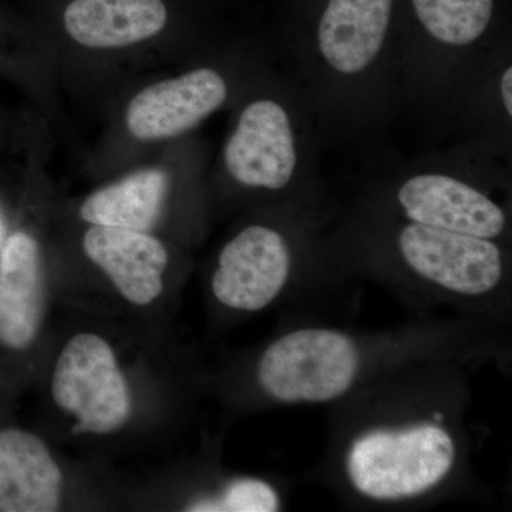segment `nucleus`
<instances>
[{
	"instance_id": "1",
	"label": "nucleus",
	"mask_w": 512,
	"mask_h": 512,
	"mask_svg": "<svg viewBox=\"0 0 512 512\" xmlns=\"http://www.w3.org/2000/svg\"><path fill=\"white\" fill-rule=\"evenodd\" d=\"M450 404L373 406L349 421L336 443V471L353 497L404 505L439 495L461 471L464 443Z\"/></svg>"
},
{
	"instance_id": "2",
	"label": "nucleus",
	"mask_w": 512,
	"mask_h": 512,
	"mask_svg": "<svg viewBox=\"0 0 512 512\" xmlns=\"http://www.w3.org/2000/svg\"><path fill=\"white\" fill-rule=\"evenodd\" d=\"M413 335H362L328 325H301L276 336L255 367L259 390L281 406L340 404L413 359Z\"/></svg>"
},
{
	"instance_id": "3",
	"label": "nucleus",
	"mask_w": 512,
	"mask_h": 512,
	"mask_svg": "<svg viewBox=\"0 0 512 512\" xmlns=\"http://www.w3.org/2000/svg\"><path fill=\"white\" fill-rule=\"evenodd\" d=\"M396 254L426 291L450 302L483 305L507 291V259L493 239L406 222L397 231Z\"/></svg>"
},
{
	"instance_id": "4",
	"label": "nucleus",
	"mask_w": 512,
	"mask_h": 512,
	"mask_svg": "<svg viewBox=\"0 0 512 512\" xmlns=\"http://www.w3.org/2000/svg\"><path fill=\"white\" fill-rule=\"evenodd\" d=\"M57 406L77 419L74 433L109 434L131 414L130 389L109 343L93 333L73 336L52 377Z\"/></svg>"
},
{
	"instance_id": "5",
	"label": "nucleus",
	"mask_w": 512,
	"mask_h": 512,
	"mask_svg": "<svg viewBox=\"0 0 512 512\" xmlns=\"http://www.w3.org/2000/svg\"><path fill=\"white\" fill-rule=\"evenodd\" d=\"M296 282L292 242L279 229L249 225L222 248L211 279L217 302L235 312L256 313L291 295Z\"/></svg>"
},
{
	"instance_id": "6",
	"label": "nucleus",
	"mask_w": 512,
	"mask_h": 512,
	"mask_svg": "<svg viewBox=\"0 0 512 512\" xmlns=\"http://www.w3.org/2000/svg\"><path fill=\"white\" fill-rule=\"evenodd\" d=\"M225 167L237 183L259 190H284L298 165L291 117L274 100H256L239 116L224 151Z\"/></svg>"
},
{
	"instance_id": "7",
	"label": "nucleus",
	"mask_w": 512,
	"mask_h": 512,
	"mask_svg": "<svg viewBox=\"0 0 512 512\" xmlns=\"http://www.w3.org/2000/svg\"><path fill=\"white\" fill-rule=\"evenodd\" d=\"M407 222L497 241L507 229V214L483 191L446 174L407 178L396 192Z\"/></svg>"
},
{
	"instance_id": "8",
	"label": "nucleus",
	"mask_w": 512,
	"mask_h": 512,
	"mask_svg": "<svg viewBox=\"0 0 512 512\" xmlns=\"http://www.w3.org/2000/svg\"><path fill=\"white\" fill-rule=\"evenodd\" d=\"M227 96L220 73L192 70L141 90L127 107L128 131L141 141L181 136L220 109Z\"/></svg>"
},
{
	"instance_id": "9",
	"label": "nucleus",
	"mask_w": 512,
	"mask_h": 512,
	"mask_svg": "<svg viewBox=\"0 0 512 512\" xmlns=\"http://www.w3.org/2000/svg\"><path fill=\"white\" fill-rule=\"evenodd\" d=\"M83 248L128 302L150 305L163 292L167 249L147 232L93 225Z\"/></svg>"
},
{
	"instance_id": "10",
	"label": "nucleus",
	"mask_w": 512,
	"mask_h": 512,
	"mask_svg": "<svg viewBox=\"0 0 512 512\" xmlns=\"http://www.w3.org/2000/svg\"><path fill=\"white\" fill-rule=\"evenodd\" d=\"M393 0H328L318 26V50L330 69L356 76L382 52Z\"/></svg>"
},
{
	"instance_id": "11",
	"label": "nucleus",
	"mask_w": 512,
	"mask_h": 512,
	"mask_svg": "<svg viewBox=\"0 0 512 512\" xmlns=\"http://www.w3.org/2000/svg\"><path fill=\"white\" fill-rule=\"evenodd\" d=\"M45 288L39 247L26 232H16L0 255V343L23 350L42 325Z\"/></svg>"
},
{
	"instance_id": "12",
	"label": "nucleus",
	"mask_w": 512,
	"mask_h": 512,
	"mask_svg": "<svg viewBox=\"0 0 512 512\" xmlns=\"http://www.w3.org/2000/svg\"><path fill=\"white\" fill-rule=\"evenodd\" d=\"M62 484V471L39 437L18 429L0 431V511H57Z\"/></svg>"
},
{
	"instance_id": "13",
	"label": "nucleus",
	"mask_w": 512,
	"mask_h": 512,
	"mask_svg": "<svg viewBox=\"0 0 512 512\" xmlns=\"http://www.w3.org/2000/svg\"><path fill=\"white\" fill-rule=\"evenodd\" d=\"M165 23L163 0H73L64 12L67 33L93 49L136 45L160 33Z\"/></svg>"
},
{
	"instance_id": "14",
	"label": "nucleus",
	"mask_w": 512,
	"mask_h": 512,
	"mask_svg": "<svg viewBox=\"0 0 512 512\" xmlns=\"http://www.w3.org/2000/svg\"><path fill=\"white\" fill-rule=\"evenodd\" d=\"M167 175L148 168L93 192L80 208L86 222L147 232L156 225L167 194Z\"/></svg>"
},
{
	"instance_id": "15",
	"label": "nucleus",
	"mask_w": 512,
	"mask_h": 512,
	"mask_svg": "<svg viewBox=\"0 0 512 512\" xmlns=\"http://www.w3.org/2000/svg\"><path fill=\"white\" fill-rule=\"evenodd\" d=\"M421 26L444 46L473 45L493 19L494 0H412Z\"/></svg>"
},
{
	"instance_id": "16",
	"label": "nucleus",
	"mask_w": 512,
	"mask_h": 512,
	"mask_svg": "<svg viewBox=\"0 0 512 512\" xmlns=\"http://www.w3.org/2000/svg\"><path fill=\"white\" fill-rule=\"evenodd\" d=\"M282 498L274 485L259 478H237L225 485L221 494L195 501L187 508L197 512H275Z\"/></svg>"
},
{
	"instance_id": "17",
	"label": "nucleus",
	"mask_w": 512,
	"mask_h": 512,
	"mask_svg": "<svg viewBox=\"0 0 512 512\" xmlns=\"http://www.w3.org/2000/svg\"><path fill=\"white\" fill-rule=\"evenodd\" d=\"M501 99H503L504 110L507 116H512V69L508 66L501 76L500 84Z\"/></svg>"
}]
</instances>
